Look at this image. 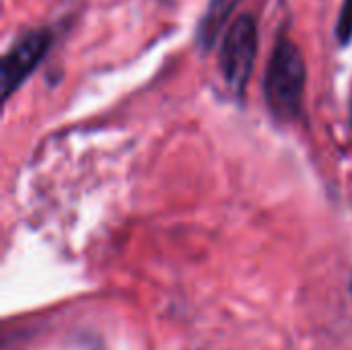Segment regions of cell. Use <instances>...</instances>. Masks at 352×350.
Wrapping results in <instances>:
<instances>
[{
    "mask_svg": "<svg viewBox=\"0 0 352 350\" xmlns=\"http://www.w3.org/2000/svg\"><path fill=\"white\" fill-rule=\"evenodd\" d=\"M307 68L301 50L289 37H278L264 76V97L272 118L291 124L301 116Z\"/></svg>",
    "mask_w": 352,
    "mask_h": 350,
    "instance_id": "1",
    "label": "cell"
},
{
    "mask_svg": "<svg viewBox=\"0 0 352 350\" xmlns=\"http://www.w3.org/2000/svg\"><path fill=\"white\" fill-rule=\"evenodd\" d=\"M258 56V25L256 19L250 14H241L235 19L231 29L227 31L221 54H219V68L229 87V91L241 99L248 83L254 72Z\"/></svg>",
    "mask_w": 352,
    "mask_h": 350,
    "instance_id": "2",
    "label": "cell"
},
{
    "mask_svg": "<svg viewBox=\"0 0 352 350\" xmlns=\"http://www.w3.org/2000/svg\"><path fill=\"white\" fill-rule=\"evenodd\" d=\"M52 31L50 29H31L23 33L10 50L2 58L0 66V85H2V99L8 97L35 72V68L43 62L52 45Z\"/></svg>",
    "mask_w": 352,
    "mask_h": 350,
    "instance_id": "3",
    "label": "cell"
},
{
    "mask_svg": "<svg viewBox=\"0 0 352 350\" xmlns=\"http://www.w3.org/2000/svg\"><path fill=\"white\" fill-rule=\"evenodd\" d=\"M239 2L241 0H210L208 2L204 14L200 19V25L196 29V41L204 54L212 50V45L217 43L221 31L229 23L231 14L235 12Z\"/></svg>",
    "mask_w": 352,
    "mask_h": 350,
    "instance_id": "4",
    "label": "cell"
},
{
    "mask_svg": "<svg viewBox=\"0 0 352 350\" xmlns=\"http://www.w3.org/2000/svg\"><path fill=\"white\" fill-rule=\"evenodd\" d=\"M336 37L340 45H349L352 41V0H344L340 8L338 23H336Z\"/></svg>",
    "mask_w": 352,
    "mask_h": 350,
    "instance_id": "5",
    "label": "cell"
},
{
    "mask_svg": "<svg viewBox=\"0 0 352 350\" xmlns=\"http://www.w3.org/2000/svg\"><path fill=\"white\" fill-rule=\"evenodd\" d=\"M351 130H352V99H351Z\"/></svg>",
    "mask_w": 352,
    "mask_h": 350,
    "instance_id": "6",
    "label": "cell"
},
{
    "mask_svg": "<svg viewBox=\"0 0 352 350\" xmlns=\"http://www.w3.org/2000/svg\"><path fill=\"white\" fill-rule=\"evenodd\" d=\"M351 295H352V276H351Z\"/></svg>",
    "mask_w": 352,
    "mask_h": 350,
    "instance_id": "7",
    "label": "cell"
}]
</instances>
